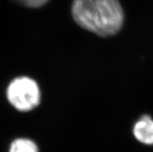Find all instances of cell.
Segmentation results:
<instances>
[{
	"label": "cell",
	"mask_w": 153,
	"mask_h": 152,
	"mask_svg": "<svg viewBox=\"0 0 153 152\" xmlns=\"http://www.w3.org/2000/svg\"><path fill=\"white\" fill-rule=\"evenodd\" d=\"M38 148L33 141L27 138L14 140L10 145L9 152H38Z\"/></svg>",
	"instance_id": "277c9868"
},
{
	"label": "cell",
	"mask_w": 153,
	"mask_h": 152,
	"mask_svg": "<svg viewBox=\"0 0 153 152\" xmlns=\"http://www.w3.org/2000/svg\"><path fill=\"white\" fill-rule=\"evenodd\" d=\"M10 1L26 7L38 8L45 5L49 0H10Z\"/></svg>",
	"instance_id": "5b68a950"
},
{
	"label": "cell",
	"mask_w": 153,
	"mask_h": 152,
	"mask_svg": "<svg viewBox=\"0 0 153 152\" xmlns=\"http://www.w3.org/2000/svg\"><path fill=\"white\" fill-rule=\"evenodd\" d=\"M134 137L142 144L153 145V119L149 115H144L134 124Z\"/></svg>",
	"instance_id": "3957f363"
},
{
	"label": "cell",
	"mask_w": 153,
	"mask_h": 152,
	"mask_svg": "<svg viewBox=\"0 0 153 152\" xmlns=\"http://www.w3.org/2000/svg\"><path fill=\"white\" fill-rule=\"evenodd\" d=\"M72 16L80 27L103 37L118 33L124 20L119 0H73Z\"/></svg>",
	"instance_id": "6da1fadb"
},
{
	"label": "cell",
	"mask_w": 153,
	"mask_h": 152,
	"mask_svg": "<svg viewBox=\"0 0 153 152\" xmlns=\"http://www.w3.org/2000/svg\"><path fill=\"white\" fill-rule=\"evenodd\" d=\"M8 101L15 109L27 112L38 106L41 92L37 83L27 76L14 79L6 89Z\"/></svg>",
	"instance_id": "7a4b0ae2"
}]
</instances>
